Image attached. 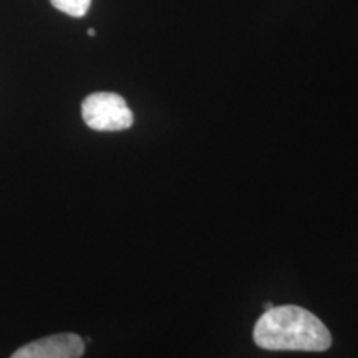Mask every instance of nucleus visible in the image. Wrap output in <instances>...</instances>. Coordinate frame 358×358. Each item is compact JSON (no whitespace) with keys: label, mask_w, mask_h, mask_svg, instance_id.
<instances>
[{"label":"nucleus","mask_w":358,"mask_h":358,"mask_svg":"<svg viewBox=\"0 0 358 358\" xmlns=\"http://www.w3.org/2000/svg\"><path fill=\"white\" fill-rule=\"evenodd\" d=\"M274 307V303L272 302H264V308H266V310H268V308H272Z\"/></svg>","instance_id":"nucleus-5"},{"label":"nucleus","mask_w":358,"mask_h":358,"mask_svg":"<svg viewBox=\"0 0 358 358\" xmlns=\"http://www.w3.org/2000/svg\"><path fill=\"white\" fill-rule=\"evenodd\" d=\"M254 342L271 352H325L332 335L324 322L299 306L268 308L254 327Z\"/></svg>","instance_id":"nucleus-1"},{"label":"nucleus","mask_w":358,"mask_h":358,"mask_svg":"<svg viewBox=\"0 0 358 358\" xmlns=\"http://www.w3.org/2000/svg\"><path fill=\"white\" fill-rule=\"evenodd\" d=\"M83 122L95 131H123L134 122L123 96L110 92L92 93L82 103Z\"/></svg>","instance_id":"nucleus-2"},{"label":"nucleus","mask_w":358,"mask_h":358,"mask_svg":"<svg viewBox=\"0 0 358 358\" xmlns=\"http://www.w3.org/2000/svg\"><path fill=\"white\" fill-rule=\"evenodd\" d=\"M95 34H96V32H95V30H93V29H90V30H88V35H90V37H95Z\"/></svg>","instance_id":"nucleus-6"},{"label":"nucleus","mask_w":358,"mask_h":358,"mask_svg":"<svg viewBox=\"0 0 358 358\" xmlns=\"http://www.w3.org/2000/svg\"><path fill=\"white\" fill-rule=\"evenodd\" d=\"M52 6L70 17H83L88 12L92 0H50Z\"/></svg>","instance_id":"nucleus-4"},{"label":"nucleus","mask_w":358,"mask_h":358,"mask_svg":"<svg viewBox=\"0 0 358 358\" xmlns=\"http://www.w3.org/2000/svg\"><path fill=\"white\" fill-rule=\"evenodd\" d=\"M85 342L75 334H57L27 343L10 358H82Z\"/></svg>","instance_id":"nucleus-3"}]
</instances>
